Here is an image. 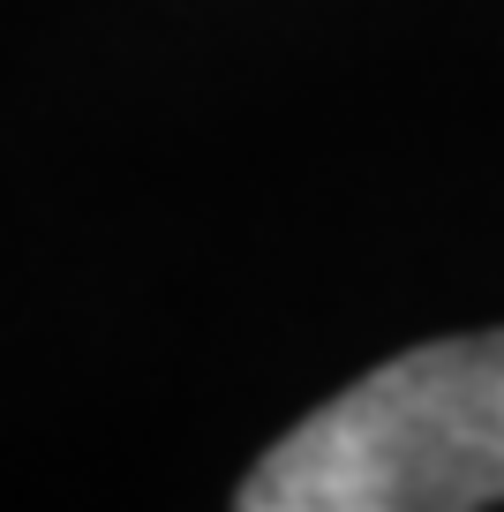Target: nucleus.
I'll return each instance as SVG.
<instances>
[{"label":"nucleus","mask_w":504,"mask_h":512,"mask_svg":"<svg viewBox=\"0 0 504 512\" xmlns=\"http://www.w3.org/2000/svg\"><path fill=\"white\" fill-rule=\"evenodd\" d=\"M504 497V332L429 339L301 415L241 512H474Z\"/></svg>","instance_id":"1"}]
</instances>
